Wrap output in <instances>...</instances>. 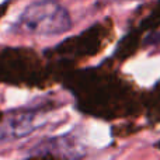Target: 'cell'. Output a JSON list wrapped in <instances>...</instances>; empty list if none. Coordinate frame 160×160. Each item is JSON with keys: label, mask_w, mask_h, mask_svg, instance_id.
<instances>
[{"label": "cell", "mask_w": 160, "mask_h": 160, "mask_svg": "<svg viewBox=\"0 0 160 160\" xmlns=\"http://www.w3.org/2000/svg\"><path fill=\"white\" fill-rule=\"evenodd\" d=\"M35 118L34 114H24V115L16 117L10 124V135L13 138H20L22 135H27L35 128Z\"/></svg>", "instance_id": "2"}, {"label": "cell", "mask_w": 160, "mask_h": 160, "mask_svg": "<svg viewBox=\"0 0 160 160\" xmlns=\"http://www.w3.org/2000/svg\"><path fill=\"white\" fill-rule=\"evenodd\" d=\"M18 28L35 35H59L72 27L70 16L58 2L42 0L31 3L20 16Z\"/></svg>", "instance_id": "1"}]
</instances>
